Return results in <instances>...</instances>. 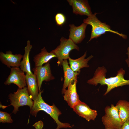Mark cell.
I'll return each instance as SVG.
<instances>
[{
  "label": "cell",
  "instance_id": "1",
  "mask_svg": "<svg viewBox=\"0 0 129 129\" xmlns=\"http://www.w3.org/2000/svg\"><path fill=\"white\" fill-rule=\"evenodd\" d=\"M107 70L104 66L99 67L96 70L93 77L88 80L87 82L89 84L97 86L100 84L101 86L107 85L106 92L104 96L106 95L112 89L120 86L129 85V80L124 78L125 71L121 68L115 77L107 78L106 77Z\"/></svg>",
  "mask_w": 129,
  "mask_h": 129
},
{
  "label": "cell",
  "instance_id": "6",
  "mask_svg": "<svg viewBox=\"0 0 129 129\" xmlns=\"http://www.w3.org/2000/svg\"><path fill=\"white\" fill-rule=\"evenodd\" d=\"M105 114L102 121L105 129H120L123 123L120 119L116 106L111 104L104 109Z\"/></svg>",
  "mask_w": 129,
  "mask_h": 129
},
{
  "label": "cell",
  "instance_id": "22",
  "mask_svg": "<svg viewBox=\"0 0 129 129\" xmlns=\"http://www.w3.org/2000/svg\"><path fill=\"white\" fill-rule=\"evenodd\" d=\"M33 126H37L38 127L35 128L36 129H42L43 126V124L42 122L41 121L36 122L34 124Z\"/></svg>",
  "mask_w": 129,
  "mask_h": 129
},
{
  "label": "cell",
  "instance_id": "3",
  "mask_svg": "<svg viewBox=\"0 0 129 129\" xmlns=\"http://www.w3.org/2000/svg\"><path fill=\"white\" fill-rule=\"evenodd\" d=\"M97 13H95L88 16L87 18L83 20L84 22L87 25H91L92 27L90 38L88 42L94 38H97L102 34L105 33L106 32H110L116 34L125 39L127 38L126 35L112 30L110 26L106 24L105 23L101 22L96 16V15Z\"/></svg>",
  "mask_w": 129,
  "mask_h": 129
},
{
  "label": "cell",
  "instance_id": "20",
  "mask_svg": "<svg viewBox=\"0 0 129 129\" xmlns=\"http://www.w3.org/2000/svg\"><path fill=\"white\" fill-rule=\"evenodd\" d=\"M11 114L5 112L0 111V122L2 123H11L13 122Z\"/></svg>",
  "mask_w": 129,
  "mask_h": 129
},
{
  "label": "cell",
  "instance_id": "23",
  "mask_svg": "<svg viewBox=\"0 0 129 129\" xmlns=\"http://www.w3.org/2000/svg\"><path fill=\"white\" fill-rule=\"evenodd\" d=\"M120 129H129V121L124 123Z\"/></svg>",
  "mask_w": 129,
  "mask_h": 129
},
{
  "label": "cell",
  "instance_id": "24",
  "mask_svg": "<svg viewBox=\"0 0 129 129\" xmlns=\"http://www.w3.org/2000/svg\"><path fill=\"white\" fill-rule=\"evenodd\" d=\"M127 50L128 52L127 53V54L128 55V58L126 60V61L129 67V46Z\"/></svg>",
  "mask_w": 129,
  "mask_h": 129
},
{
  "label": "cell",
  "instance_id": "11",
  "mask_svg": "<svg viewBox=\"0 0 129 129\" xmlns=\"http://www.w3.org/2000/svg\"><path fill=\"white\" fill-rule=\"evenodd\" d=\"M78 81L77 80L70 83L64 91L63 97L64 100L67 102L68 105L72 108L80 101L77 93L76 85Z\"/></svg>",
  "mask_w": 129,
  "mask_h": 129
},
{
  "label": "cell",
  "instance_id": "14",
  "mask_svg": "<svg viewBox=\"0 0 129 129\" xmlns=\"http://www.w3.org/2000/svg\"><path fill=\"white\" fill-rule=\"evenodd\" d=\"M62 65L64 71V81L62 90V94L63 93L70 83L77 80V76L80 73L74 71L68 65L67 59L64 60Z\"/></svg>",
  "mask_w": 129,
  "mask_h": 129
},
{
  "label": "cell",
  "instance_id": "17",
  "mask_svg": "<svg viewBox=\"0 0 129 129\" xmlns=\"http://www.w3.org/2000/svg\"><path fill=\"white\" fill-rule=\"evenodd\" d=\"M41 52L36 55L34 57L33 61L35 67L43 65V64L47 63L53 58L56 57V56L51 52H48L45 48L44 47L41 49Z\"/></svg>",
  "mask_w": 129,
  "mask_h": 129
},
{
  "label": "cell",
  "instance_id": "12",
  "mask_svg": "<svg viewBox=\"0 0 129 129\" xmlns=\"http://www.w3.org/2000/svg\"><path fill=\"white\" fill-rule=\"evenodd\" d=\"M23 55L20 54H13L10 51L6 52L5 53L0 52V60L2 63L11 68L14 67H19L20 65L21 60Z\"/></svg>",
  "mask_w": 129,
  "mask_h": 129
},
{
  "label": "cell",
  "instance_id": "15",
  "mask_svg": "<svg viewBox=\"0 0 129 129\" xmlns=\"http://www.w3.org/2000/svg\"><path fill=\"white\" fill-rule=\"evenodd\" d=\"M26 79L27 90L32 99L34 101L38 96L39 91L36 77L34 74L26 73Z\"/></svg>",
  "mask_w": 129,
  "mask_h": 129
},
{
  "label": "cell",
  "instance_id": "5",
  "mask_svg": "<svg viewBox=\"0 0 129 129\" xmlns=\"http://www.w3.org/2000/svg\"><path fill=\"white\" fill-rule=\"evenodd\" d=\"M60 43L56 48L51 51L54 54L58 59V66H61L63 60L70 58L69 53L72 50L75 49L79 51V47L71 40L62 37L60 39Z\"/></svg>",
  "mask_w": 129,
  "mask_h": 129
},
{
  "label": "cell",
  "instance_id": "21",
  "mask_svg": "<svg viewBox=\"0 0 129 129\" xmlns=\"http://www.w3.org/2000/svg\"><path fill=\"white\" fill-rule=\"evenodd\" d=\"M55 20L56 24L59 26H61L65 23L66 17L63 14L58 13L55 16Z\"/></svg>",
  "mask_w": 129,
  "mask_h": 129
},
{
  "label": "cell",
  "instance_id": "10",
  "mask_svg": "<svg viewBox=\"0 0 129 129\" xmlns=\"http://www.w3.org/2000/svg\"><path fill=\"white\" fill-rule=\"evenodd\" d=\"M67 1L72 6L73 12L76 15L88 16L92 14L88 0H67Z\"/></svg>",
  "mask_w": 129,
  "mask_h": 129
},
{
  "label": "cell",
  "instance_id": "7",
  "mask_svg": "<svg viewBox=\"0 0 129 129\" xmlns=\"http://www.w3.org/2000/svg\"><path fill=\"white\" fill-rule=\"evenodd\" d=\"M10 69V73L4 84L9 85L14 84L17 86L19 89L26 87L27 85L24 72L18 67H11Z\"/></svg>",
  "mask_w": 129,
  "mask_h": 129
},
{
  "label": "cell",
  "instance_id": "2",
  "mask_svg": "<svg viewBox=\"0 0 129 129\" xmlns=\"http://www.w3.org/2000/svg\"><path fill=\"white\" fill-rule=\"evenodd\" d=\"M43 91H39V94L36 98L33 101V105L30 109V113L36 117L38 112L40 111H45L53 119L57 124L56 129L62 128H71L72 126L67 123H63L59 119V116L61 114L59 110L54 104L50 105L44 102L42 98L41 94Z\"/></svg>",
  "mask_w": 129,
  "mask_h": 129
},
{
  "label": "cell",
  "instance_id": "4",
  "mask_svg": "<svg viewBox=\"0 0 129 129\" xmlns=\"http://www.w3.org/2000/svg\"><path fill=\"white\" fill-rule=\"evenodd\" d=\"M11 104L14 107L12 113L16 114L19 111V107L23 106H29L30 109L33 104L26 86L22 89L18 88L13 93H10L8 95Z\"/></svg>",
  "mask_w": 129,
  "mask_h": 129
},
{
  "label": "cell",
  "instance_id": "9",
  "mask_svg": "<svg viewBox=\"0 0 129 129\" xmlns=\"http://www.w3.org/2000/svg\"><path fill=\"white\" fill-rule=\"evenodd\" d=\"M72 108L77 114L88 122L91 120L94 121L98 115L97 110L91 109L80 100Z\"/></svg>",
  "mask_w": 129,
  "mask_h": 129
},
{
  "label": "cell",
  "instance_id": "16",
  "mask_svg": "<svg viewBox=\"0 0 129 129\" xmlns=\"http://www.w3.org/2000/svg\"><path fill=\"white\" fill-rule=\"evenodd\" d=\"M86 53V51L83 56L77 59H73L70 58H69L70 67L74 71L80 73L81 69L89 67L88 64V62L93 56L91 55L87 58L85 59Z\"/></svg>",
  "mask_w": 129,
  "mask_h": 129
},
{
  "label": "cell",
  "instance_id": "13",
  "mask_svg": "<svg viewBox=\"0 0 129 129\" xmlns=\"http://www.w3.org/2000/svg\"><path fill=\"white\" fill-rule=\"evenodd\" d=\"M87 25L84 22L78 26L74 24H70L69 38L76 44L81 43L85 37V31Z\"/></svg>",
  "mask_w": 129,
  "mask_h": 129
},
{
  "label": "cell",
  "instance_id": "19",
  "mask_svg": "<svg viewBox=\"0 0 129 129\" xmlns=\"http://www.w3.org/2000/svg\"><path fill=\"white\" fill-rule=\"evenodd\" d=\"M115 106L123 123L129 121V102L125 100H119Z\"/></svg>",
  "mask_w": 129,
  "mask_h": 129
},
{
  "label": "cell",
  "instance_id": "8",
  "mask_svg": "<svg viewBox=\"0 0 129 129\" xmlns=\"http://www.w3.org/2000/svg\"><path fill=\"white\" fill-rule=\"evenodd\" d=\"M32 70L36 77L39 91L43 81H49L55 79L52 73L49 62L43 66L35 67Z\"/></svg>",
  "mask_w": 129,
  "mask_h": 129
},
{
  "label": "cell",
  "instance_id": "18",
  "mask_svg": "<svg viewBox=\"0 0 129 129\" xmlns=\"http://www.w3.org/2000/svg\"><path fill=\"white\" fill-rule=\"evenodd\" d=\"M32 47L30 41L28 40L27 46L24 48V54L23 55V59L21 61L20 66V69L24 72L29 74H33L31 70L29 58L30 52Z\"/></svg>",
  "mask_w": 129,
  "mask_h": 129
}]
</instances>
